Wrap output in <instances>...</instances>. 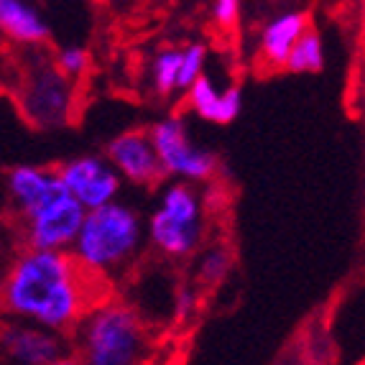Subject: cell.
Wrapping results in <instances>:
<instances>
[{
  "label": "cell",
  "mask_w": 365,
  "mask_h": 365,
  "mask_svg": "<svg viewBox=\"0 0 365 365\" xmlns=\"http://www.w3.org/2000/svg\"><path fill=\"white\" fill-rule=\"evenodd\" d=\"M205 61H207V46L205 43H189L184 49L179 90H192V85L205 77Z\"/></svg>",
  "instance_id": "18"
},
{
  "label": "cell",
  "mask_w": 365,
  "mask_h": 365,
  "mask_svg": "<svg viewBox=\"0 0 365 365\" xmlns=\"http://www.w3.org/2000/svg\"><path fill=\"white\" fill-rule=\"evenodd\" d=\"M240 13V6H237L235 0H217L212 6V19L217 26H222V29H230V26L237 24V16Z\"/></svg>",
  "instance_id": "20"
},
{
  "label": "cell",
  "mask_w": 365,
  "mask_h": 365,
  "mask_svg": "<svg viewBox=\"0 0 365 365\" xmlns=\"http://www.w3.org/2000/svg\"><path fill=\"white\" fill-rule=\"evenodd\" d=\"M189 108L195 110L202 120L220 123L227 125L240 115L243 108V92L237 87H227V90H217L212 79L205 74L200 82L192 85V90H187Z\"/></svg>",
  "instance_id": "13"
},
{
  "label": "cell",
  "mask_w": 365,
  "mask_h": 365,
  "mask_svg": "<svg viewBox=\"0 0 365 365\" xmlns=\"http://www.w3.org/2000/svg\"><path fill=\"white\" fill-rule=\"evenodd\" d=\"M3 350L16 365H51L64 358L61 335L31 322H13L3 329Z\"/></svg>",
  "instance_id": "11"
},
{
  "label": "cell",
  "mask_w": 365,
  "mask_h": 365,
  "mask_svg": "<svg viewBox=\"0 0 365 365\" xmlns=\"http://www.w3.org/2000/svg\"><path fill=\"white\" fill-rule=\"evenodd\" d=\"M324 67V43L317 31H307L289 56V72H319Z\"/></svg>",
  "instance_id": "16"
},
{
  "label": "cell",
  "mask_w": 365,
  "mask_h": 365,
  "mask_svg": "<svg viewBox=\"0 0 365 365\" xmlns=\"http://www.w3.org/2000/svg\"><path fill=\"white\" fill-rule=\"evenodd\" d=\"M59 177L69 195L87 212H95V210L118 202V195L123 189V177L118 174V169L110 164L108 156H98V153H87V156L61 164Z\"/></svg>",
  "instance_id": "7"
},
{
  "label": "cell",
  "mask_w": 365,
  "mask_h": 365,
  "mask_svg": "<svg viewBox=\"0 0 365 365\" xmlns=\"http://www.w3.org/2000/svg\"><path fill=\"white\" fill-rule=\"evenodd\" d=\"M51 365H85L79 358H72V355H64V358H59L56 363H51Z\"/></svg>",
  "instance_id": "22"
},
{
  "label": "cell",
  "mask_w": 365,
  "mask_h": 365,
  "mask_svg": "<svg viewBox=\"0 0 365 365\" xmlns=\"http://www.w3.org/2000/svg\"><path fill=\"white\" fill-rule=\"evenodd\" d=\"M151 140L161 158L166 177H177L179 182H207L217 171V156L212 151L192 143L187 123L179 115L161 118L151 125Z\"/></svg>",
  "instance_id": "6"
},
{
  "label": "cell",
  "mask_w": 365,
  "mask_h": 365,
  "mask_svg": "<svg viewBox=\"0 0 365 365\" xmlns=\"http://www.w3.org/2000/svg\"><path fill=\"white\" fill-rule=\"evenodd\" d=\"M230 263H232L230 250L222 248V245H212L197 261V279L202 284H217V281H222L227 276Z\"/></svg>",
  "instance_id": "17"
},
{
  "label": "cell",
  "mask_w": 365,
  "mask_h": 365,
  "mask_svg": "<svg viewBox=\"0 0 365 365\" xmlns=\"http://www.w3.org/2000/svg\"><path fill=\"white\" fill-rule=\"evenodd\" d=\"M85 365H135L146 353V329L135 309L123 302L92 307L74 329Z\"/></svg>",
  "instance_id": "3"
},
{
  "label": "cell",
  "mask_w": 365,
  "mask_h": 365,
  "mask_svg": "<svg viewBox=\"0 0 365 365\" xmlns=\"http://www.w3.org/2000/svg\"><path fill=\"white\" fill-rule=\"evenodd\" d=\"M146 230L148 240L164 256L184 258L195 253L202 240V200L192 184L171 182L161 189Z\"/></svg>",
  "instance_id": "5"
},
{
  "label": "cell",
  "mask_w": 365,
  "mask_h": 365,
  "mask_svg": "<svg viewBox=\"0 0 365 365\" xmlns=\"http://www.w3.org/2000/svg\"><path fill=\"white\" fill-rule=\"evenodd\" d=\"M13 95L21 115L36 128H59L72 115L74 95L69 77L61 74L54 56L41 49H29L21 59Z\"/></svg>",
  "instance_id": "4"
},
{
  "label": "cell",
  "mask_w": 365,
  "mask_h": 365,
  "mask_svg": "<svg viewBox=\"0 0 365 365\" xmlns=\"http://www.w3.org/2000/svg\"><path fill=\"white\" fill-rule=\"evenodd\" d=\"M307 31H309V19L302 11H287L268 21L261 31V59L266 61V67H287L294 46Z\"/></svg>",
  "instance_id": "12"
},
{
  "label": "cell",
  "mask_w": 365,
  "mask_h": 365,
  "mask_svg": "<svg viewBox=\"0 0 365 365\" xmlns=\"http://www.w3.org/2000/svg\"><path fill=\"white\" fill-rule=\"evenodd\" d=\"M105 156L110 158V164L115 166L123 179H128L130 184H138V187H156L166 177L148 130L120 133L108 143Z\"/></svg>",
  "instance_id": "10"
},
{
  "label": "cell",
  "mask_w": 365,
  "mask_h": 365,
  "mask_svg": "<svg viewBox=\"0 0 365 365\" xmlns=\"http://www.w3.org/2000/svg\"><path fill=\"white\" fill-rule=\"evenodd\" d=\"M0 26L8 38L26 49H38L43 41H49V24L36 6L24 0H3L0 3Z\"/></svg>",
  "instance_id": "14"
},
{
  "label": "cell",
  "mask_w": 365,
  "mask_h": 365,
  "mask_svg": "<svg viewBox=\"0 0 365 365\" xmlns=\"http://www.w3.org/2000/svg\"><path fill=\"white\" fill-rule=\"evenodd\" d=\"M182 61H184V49L177 46H169V49H161L153 56L151 64V82L153 90L158 95H171L174 90H179V77H182Z\"/></svg>",
  "instance_id": "15"
},
{
  "label": "cell",
  "mask_w": 365,
  "mask_h": 365,
  "mask_svg": "<svg viewBox=\"0 0 365 365\" xmlns=\"http://www.w3.org/2000/svg\"><path fill=\"white\" fill-rule=\"evenodd\" d=\"M85 220H87V210L72 195L61 197V200L49 205L43 212H38L36 217L21 222L26 248L72 253Z\"/></svg>",
  "instance_id": "8"
},
{
  "label": "cell",
  "mask_w": 365,
  "mask_h": 365,
  "mask_svg": "<svg viewBox=\"0 0 365 365\" xmlns=\"http://www.w3.org/2000/svg\"><path fill=\"white\" fill-rule=\"evenodd\" d=\"M95 276L79 266L72 253L24 248L6 276V309L19 319L51 329L74 332L92 309Z\"/></svg>",
  "instance_id": "1"
},
{
  "label": "cell",
  "mask_w": 365,
  "mask_h": 365,
  "mask_svg": "<svg viewBox=\"0 0 365 365\" xmlns=\"http://www.w3.org/2000/svg\"><path fill=\"white\" fill-rule=\"evenodd\" d=\"M197 302H200V299H197L195 289H189V287L179 289L177 302H174V312H177V319H187V317L197 309Z\"/></svg>",
  "instance_id": "21"
},
{
  "label": "cell",
  "mask_w": 365,
  "mask_h": 365,
  "mask_svg": "<svg viewBox=\"0 0 365 365\" xmlns=\"http://www.w3.org/2000/svg\"><path fill=\"white\" fill-rule=\"evenodd\" d=\"M54 59H56V67L61 69V74L72 79V77H82V74H85L90 56H87V51L82 49V46H61L54 54Z\"/></svg>",
  "instance_id": "19"
},
{
  "label": "cell",
  "mask_w": 365,
  "mask_h": 365,
  "mask_svg": "<svg viewBox=\"0 0 365 365\" xmlns=\"http://www.w3.org/2000/svg\"><path fill=\"white\" fill-rule=\"evenodd\" d=\"M8 200L19 215L21 222L36 217L38 212L67 197V187L61 182L59 169H41V166H13L6 177Z\"/></svg>",
  "instance_id": "9"
},
{
  "label": "cell",
  "mask_w": 365,
  "mask_h": 365,
  "mask_svg": "<svg viewBox=\"0 0 365 365\" xmlns=\"http://www.w3.org/2000/svg\"><path fill=\"white\" fill-rule=\"evenodd\" d=\"M143 217L125 202H113L108 207L87 212L72 256L92 276L113 274L123 268L143 245Z\"/></svg>",
  "instance_id": "2"
}]
</instances>
